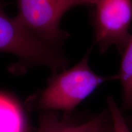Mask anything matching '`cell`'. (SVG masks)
Instances as JSON below:
<instances>
[{
    "label": "cell",
    "mask_w": 132,
    "mask_h": 132,
    "mask_svg": "<svg viewBox=\"0 0 132 132\" xmlns=\"http://www.w3.org/2000/svg\"><path fill=\"white\" fill-rule=\"evenodd\" d=\"M105 112L90 121L80 125H72L59 118L53 110L47 111L40 118L38 132H94L101 123Z\"/></svg>",
    "instance_id": "5"
},
{
    "label": "cell",
    "mask_w": 132,
    "mask_h": 132,
    "mask_svg": "<svg viewBox=\"0 0 132 132\" xmlns=\"http://www.w3.org/2000/svg\"><path fill=\"white\" fill-rule=\"evenodd\" d=\"M0 52L11 53L24 66L43 65L52 73L65 69L69 61L59 48L48 45L32 34L15 17H10L0 0Z\"/></svg>",
    "instance_id": "2"
},
{
    "label": "cell",
    "mask_w": 132,
    "mask_h": 132,
    "mask_svg": "<svg viewBox=\"0 0 132 132\" xmlns=\"http://www.w3.org/2000/svg\"><path fill=\"white\" fill-rule=\"evenodd\" d=\"M107 104L115 132H131L122 112L113 97H108L107 98Z\"/></svg>",
    "instance_id": "8"
},
{
    "label": "cell",
    "mask_w": 132,
    "mask_h": 132,
    "mask_svg": "<svg viewBox=\"0 0 132 132\" xmlns=\"http://www.w3.org/2000/svg\"><path fill=\"white\" fill-rule=\"evenodd\" d=\"M94 132H115L109 111L105 112L101 123Z\"/></svg>",
    "instance_id": "9"
},
{
    "label": "cell",
    "mask_w": 132,
    "mask_h": 132,
    "mask_svg": "<svg viewBox=\"0 0 132 132\" xmlns=\"http://www.w3.org/2000/svg\"><path fill=\"white\" fill-rule=\"evenodd\" d=\"M89 53L90 50L69 70L53 73L45 88L33 99L37 108L46 111L61 110L67 114L103 82L118 79V75L106 77L94 73L88 64Z\"/></svg>",
    "instance_id": "1"
},
{
    "label": "cell",
    "mask_w": 132,
    "mask_h": 132,
    "mask_svg": "<svg viewBox=\"0 0 132 132\" xmlns=\"http://www.w3.org/2000/svg\"><path fill=\"white\" fill-rule=\"evenodd\" d=\"M97 0H16L15 18L23 26L40 40L59 48L69 37L59 28L66 12L78 6H92Z\"/></svg>",
    "instance_id": "3"
},
{
    "label": "cell",
    "mask_w": 132,
    "mask_h": 132,
    "mask_svg": "<svg viewBox=\"0 0 132 132\" xmlns=\"http://www.w3.org/2000/svg\"><path fill=\"white\" fill-rule=\"evenodd\" d=\"M92 8V23L100 52L111 45L123 52L131 37L132 0H97Z\"/></svg>",
    "instance_id": "4"
},
{
    "label": "cell",
    "mask_w": 132,
    "mask_h": 132,
    "mask_svg": "<svg viewBox=\"0 0 132 132\" xmlns=\"http://www.w3.org/2000/svg\"><path fill=\"white\" fill-rule=\"evenodd\" d=\"M118 78L122 87L125 108L132 110V35L122 52Z\"/></svg>",
    "instance_id": "7"
},
{
    "label": "cell",
    "mask_w": 132,
    "mask_h": 132,
    "mask_svg": "<svg viewBox=\"0 0 132 132\" xmlns=\"http://www.w3.org/2000/svg\"><path fill=\"white\" fill-rule=\"evenodd\" d=\"M24 115L14 98L0 93V132H26Z\"/></svg>",
    "instance_id": "6"
}]
</instances>
